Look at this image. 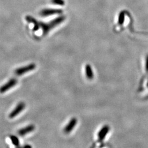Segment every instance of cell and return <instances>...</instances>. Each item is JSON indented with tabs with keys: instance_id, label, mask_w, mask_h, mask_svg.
Listing matches in <instances>:
<instances>
[{
	"instance_id": "obj_8",
	"label": "cell",
	"mask_w": 148,
	"mask_h": 148,
	"mask_svg": "<svg viewBox=\"0 0 148 148\" xmlns=\"http://www.w3.org/2000/svg\"><path fill=\"white\" fill-rule=\"evenodd\" d=\"M57 12H58L56 10L54 11V10H45L42 12H41V14L43 16H47L54 13H56Z\"/></svg>"
},
{
	"instance_id": "obj_1",
	"label": "cell",
	"mask_w": 148,
	"mask_h": 148,
	"mask_svg": "<svg viewBox=\"0 0 148 148\" xmlns=\"http://www.w3.org/2000/svg\"><path fill=\"white\" fill-rule=\"evenodd\" d=\"M35 67H36V65L34 64H31L25 66H23V67L16 69L15 70V74L18 76L22 75L23 74H26L27 72L33 70L34 69H35Z\"/></svg>"
},
{
	"instance_id": "obj_2",
	"label": "cell",
	"mask_w": 148,
	"mask_h": 148,
	"mask_svg": "<svg viewBox=\"0 0 148 148\" xmlns=\"http://www.w3.org/2000/svg\"><path fill=\"white\" fill-rule=\"evenodd\" d=\"M25 108V104L23 102H20L16 106L14 110L11 112L9 115V117L10 119H13L16 117L18 115H19L21 111H23Z\"/></svg>"
},
{
	"instance_id": "obj_5",
	"label": "cell",
	"mask_w": 148,
	"mask_h": 148,
	"mask_svg": "<svg viewBox=\"0 0 148 148\" xmlns=\"http://www.w3.org/2000/svg\"><path fill=\"white\" fill-rule=\"evenodd\" d=\"M77 123V120H76V119L75 118H73L72 119H71V120L70 121L69 123L66 126V127H65L64 131L65 133H69L71 132L74 127H75V126L76 125Z\"/></svg>"
},
{
	"instance_id": "obj_7",
	"label": "cell",
	"mask_w": 148,
	"mask_h": 148,
	"mask_svg": "<svg viewBox=\"0 0 148 148\" xmlns=\"http://www.w3.org/2000/svg\"><path fill=\"white\" fill-rule=\"evenodd\" d=\"M86 74L87 77L88 79H92L93 78V71L91 68V66L90 65H87L86 66Z\"/></svg>"
},
{
	"instance_id": "obj_10",
	"label": "cell",
	"mask_w": 148,
	"mask_h": 148,
	"mask_svg": "<svg viewBox=\"0 0 148 148\" xmlns=\"http://www.w3.org/2000/svg\"><path fill=\"white\" fill-rule=\"evenodd\" d=\"M23 148H32V146L30 145H28V144H26L25 145Z\"/></svg>"
},
{
	"instance_id": "obj_3",
	"label": "cell",
	"mask_w": 148,
	"mask_h": 148,
	"mask_svg": "<svg viewBox=\"0 0 148 148\" xmlns=\"http://www.w3.org/2000/svg\"><path fill=\"white\" fill-rule=\"evenodd\" d=\"M17 84V79H12L8 81V82H7L5 84L2 86L0 88V93H3L5 92L8 91L10 89L13 88L14 86H15Z\"/></svg>"
},
{
	"instance_id": "obj_9",
	"label": "cell",
	"mask_w": 148,
	"mask_h": 148,
	"mask_svg": "<svg viewBox=\"0 0 148 148\" xmlns=\"http://www.w3.org/2000/svg\"><path fill=\"white\" fill-rule=\"evenodd\" d=\"M10 138H11L12 142L14 144V145L15 147H16L19 145V139L18 138L14 136H11Z\"/></svg>"
},
{
	"instance_id": "obj_6",
	"label": "cell",
	"mask_w": 148,
	"mask_h": 148,
	"mask_svg": "<svg viewBox=\"0 0 148 148\" xmlns=\"http://www.w3.org/2000/svg\"><path fill=\"white\" fill-rule=\"evenodd\" d=\"M109 130H110V128L108 126H105L101 129L99 132L98 133V138H99L98 140L99 142H101L104 139L106 136L109 132Z\"/></svg>"
},
{
	"instance_id": "obj_11",
	"label": "cell",
	"mask_w": 148,
	"mask_h": 148,
	"mask_svg": "<svg viewBox=\"0 0 148 148\" xmlns=\"http://www.w3.org/2000/svg\"><path fill=\"white\" fill-rule=\"evenodd\" d=\"M16 148H23V147H21L19 145H18V146L16 147Z\"/></svg>"
},
{
	"instance_id": "obj_4",
	"label": "cell",
	"mask_w": 148,
	"mask_h": 148,
	"mask_svg": "<svg viewBox=\"0 0 148 148\" xmlns=\"http://www.w3.org/2000/svg\"><path fill=\"white\" fill-rule=\"evenodd\" d=\"M35 127L34 125H29L27 127L23 128L21 129L20 130H19L18 132V133L20 136L23 137V136H24L27 135V133H29L34 131V130H35Z\"/></svg>"
}]
</instances>
